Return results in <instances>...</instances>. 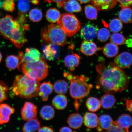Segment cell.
<instances>
[{"label":"cell","instance_id":"1","mask_svg":"<svg viewBox=\"0 0 132 132\" xmlns=\"http://www.w3.org/2000/svg\"><path fill=\"white\" fill-rule=\"evenodd\" d=\"M96 69L98 74L97 86L105 92H121L127 87L129 78L113 63L108 65L98 64Z\"/></svg>","mask_w":132,"mask_h":132},{"label":"cell","instance_id":"2","mask_svg":"<svg viewBox=\"0 0 132 132\" xmlns=\"http://www.w3.org/2000/svg\"><path fill=\"white\" fill-rule=\"evenodd\" d=\"M29 29V25L23 23L12 16L6 15L0 19V34L18 48L27 42L26 31Z\"/></svg>","mask_w":132,"mask_h":132},{"label":"cell","instance_id":"3","mask_svg":"<svg viewBox=\"0 0 132 132\" xmlns=\"http://www.w3.org/2000/svg\"><path fill=\"white\" fill-rule=\"evenodd\" d=\"M39 81L27 75H18L11 87L13 95L21 98L30 99L38 95Z\"/></svg>","mask_w":132,"mask_h":132},{"label":"cell","instance_id":"4","mask_svg":"<svg viewBox=\"0 0 132 132\" xmlns=\"http://www.w3.org/2000/svg\"><path fill=\"white\" fill-rule=\"evenodd\" d=\"M17 68L24 75L39 81L45 78L48 74V65L43 57L35 62H19Z\"/></svg>","mask_w":132,"mask_h":132},{"label":"cell","instance_id":"5","mask_svg":"<svg viewBox=\"0 0 132 132\" xmlns=\"http://www.w3.org/2000/svg\"><path fill=\"white\" fill-rule=\"evenodd\" d=\"M64 76L71 83L70 88V94L72 98L80 100L85 98L90 93L93 87L91 84L86 82L88 78L83 75H73L65 72Z\"/></svg>","mask_w":132,"mask_h":132},{"label":"cell","instance_id":"6","mask_svg":"<svg viewBox=\"0 0 132 132\" xmlns=\"http://www.w3.org/2000/svg\"><path fill=\"white\" fill-rule=\"evenodd\" d=\"M41 38L46 43L64 46L67 44V35L58 24H51L42 29Z\"/></svg>","mask_w":132,"mask_h":132},{"label":"cell","instance_id":"7","mask_svg":"<svg viewBox=\"0 0 132 132\" xmlns=\"http://www.w3.org/2000/svg\"><path fill=\"white\" fill-rule=\"evenodd\" d=\"M57 23L69 37H73L81 28L80 21L76 16L71 13L62 14Z\"/></svg>","mask_w":132,"mask_h":132},{"label":"cell","instance_id":"8","mask_svg":"<svg viewBox=\"0 0 132 132\" xmlns=\"http://www.w3.org/2000/svg\"><path fill=\"white\" fill-rule=\"evenodd\" d=\"M37 113V107L31 102H27L21 109V118L24 121H28L35 118Z\"/></svg>","mask_w":132,"mask_h":132},{"label":"cell","instance_id":"9","mask_svg":"<svg viewBox=\"0 0 132 132\" xmlns=\"http://www.w3.org/2000/svg\"><path fill=\"white\" fill-rule=\"evenodd\" d=\"M132 57L131 53L124 52L117 56L114 60L115 65L121 69H126L131 67Z\"/></svg>","mask_w":132,"mask_h":132},{"label":"cell","instance_id":"10","mask_svg":"<svg viewBox=\"0 0 132 132\" xmlns=\"http://www.w3.org/2000/svg\"><path fill=\"white\" fill-rule=\"evenodd\" d=\"M98 30V28L97 26L92 24H86L81 30V37L84 40H93L96 37Z\"/></svg>","mask_w":132,"mask_h":132},{"label":"cell","instance_id":"11","mask_svg":"<svg viewBox=\"0 0 132 132\" xmlns=\"http://www.w3.org/2000/svg\"><path fill=\"white\" fill-rule=\"evenodd\" d=\"M15 111V109L7 104H0V125H3L8 122L10 117Z\"/></svg>","mask_w":132,"mask_h":132},{"label":"cell","instance_id":"12","mask_svg":"<svg viewBox=\"0 0 132 132\" xmlns=\"http://www.w3.org/2000/svg\"><path fill=\"white\" fill-rule=\"evenodd\" d=\"M42 56L39 51L34 48H27L22 60L20 63L24 62H35L39 61Z\"/></svg>","mask_w":132,"mask_h":132},{"label":"cell","instance_id":"13","mask_svg":"<svg viewBox=\"0 0 132 132\" xmlns=\"http://www.w3.org/2000/svg\"><path fill=\"white\" fill-rule=\"evenodd\" d=\"M99 48L94 43L91 41L84 40L81 46L80 51L87 56H91L96 53Z\"/></svg>","mask_w":132,"mask_h":132},{"label":"cell","instance_id":"14","mask_svg":"<svg viewBox=\"0 0 132 132\" xmlns=\"http://www.w3.org/2000/svg\"><path fill=\"white\" fill-rule=\"evenodd\" d=\"M93 6L98 10H108L115 7L117 0H91Z\"/></svg>","mask_w":132,"mask_h":132},{"label":"cell","instance_id":"15","mask_svg":"<svg viewBox=\"0 0 132 132\" xmlns=\"http://www.w3.org/2000/svg\"><path fill=\"white\" fill-rule=\"evenodd\" d=\"M54 90L53 86L50 82H43L39 85L38 95L41 97L43 101H47L50 95L52 93Z\"/></svg>","mask_w":132,"mask_h":132},{"label":"cell","instance_id":"16","mask_svg":"<svg viewBox=\"0 0 132 132\" xmlns=\"http://www.w3.org/2000/svg\"><path fill=\"white\" fill-rule=\"evenodd\" d=\"M58 46L55 44H49L44 47L43 52L46 59L52 61L57 58L59 54Z\"/></svg>","mask_w":132,"mask_h":132},{"label":"cell","instance_id":"17","mask_svg":"<svg viewBox=\"0 0 132 132\" xmlns=\"http://www.w3.org/2000/svg\"><path fill=\"white\" fill-rule=\"evenodd\" d=\"M80 58L78 54H69L64 59V64L70 71H73L80 64Z\"/></svg>","mask_w":132,"mask_h":132},{"label":"cell","instance_id":"18","mask_svg":"<svg viewBox=\"0 0 132 132\" xmlns=\"http://www.w3.org/2000/svg\"><path fill=\"white\" fill-rule=\"evenodd\" d=\"M83 123L87 128H93L97 127L98 123V118L96 114L88 112L85 113L83 118Z\"/></svg>","mask_w":132,"mask_h":132},{"label":"cell","instance_id":"19","mask_svg":"<svg viewBox=\"0 0 132 132\" xmlns=\"http://www.w3.org/2000/svg\"><path fill=\"white\" fill-rule=\"evenodd\" d=\"M67 123L70 128L74 129H78L83 123V117L78 113L72 114L68 118Z\"/></svg>","mask_w":132,"mask_h":132},{"label":"cell","instance_id":"20","mask_svg":"<svg viewBox=\"0 0 132 132\" xmlns=\"http://www.w3.org/2000/svg\"><path fill=\"white\" fill-rule=\"evenodd\" d=\"M62 7L70 13L80 12L82 10L81 6L77 0H65L63 2Z\"/></svg>","mask_w":132,"mask_h":132},{"label":"cell","instance_id":"21","mask_svg":"<svg viewBox=\"0 0 132 132\" xmlns=\"http://www.w3.org/2000/svg\"><path fill=\"white\" fill-rule=\"evenodd\" d=\"M113 120L110 115H102L98 118V123L97 127V131L100 132L103 130L107 131L110 128Z\"/></svg>","mask_w":132,"mask_h":132},{"label":"cell","instance_id":"22","mask_svg":"<svg viewBox=\"0 0 132 132\" xmlns=\"http://www.w3.org/2000/svg\"><path fill=\"white\" fill-rule=\"evenodd\" d=\"M101 106L103 108L109 109L113 107L116 103V99L112 94L106 93L103 95L100 100Z\"/></svg>","mask_w":132,"mask_h":132},{"label":"cell","instance_id":"23","mask_svg":"<svg viewBox=\"0 0 132 132\" xmlns=\"http://www.w3.org/2000/svg\"><path fill=\"white\" fill-rule=\"evenodd\" d=\"M116 122L126 132H128L129 129L132 125L131 117L127 114H122L119 117Z\"/></svg>","mask_w":132,"mask_h":132},{"label":"cell","instance_id":"24","mask_svg":"<svg viewBox=\"0 0 132 132\" xmlns=\"http://www.w3.org/2000/svg\"><path fill=\"white\" fill-rule=\"evenodd\" d=\"M27 121L23 127L22 130L24 132L36 131L40 128V122L36 117Z\"/></svg>","mask_w":132,"mask_h":132},{"label":"cell","instance_id":"25","mask_svg":"<svg viewBox=\"0 0 132 132\" xmlns=\"http://www.w3.org/2000/svg\"><path fill=\"white\" fill-rule=\"evenodd\" d=\"M52 103L53 106L57 109H64L67 105V97L65 95L62 94L57 95L53 99Z\"/></svg>","mask_w":132,"mask_h":132},{"label":"cell","instance_id":"26","mask_svg":"<svg viewBox=\"0 0 132 132\" xmlns=\"http://www.w3.org/2000/svg\"><path fill=\"white\" fill-rule=\"evenodd\" d=\"M103 49L104 54L106 57L109 58L115 57L119 52L118 46L112 42L107 44Z\"/></svg>","mask_w":132,"mask_h":132},{"label":"cell","instance_id":"27","mask_svg":"<svg viewBox=\"0 0 132 132\" xmlns=\"http://www.w3.org/2000/svg\"><path fill=\"white\" fill-rule=\"evenodd\" d=\"M61 16L60 11L55 8H49L46 13V17L48 22L55 23L57 22Z\"/></svg>","mask_w":132,"mask_h":132},{"label":"cell","instance_id":"28","mask_svg":"<svg viewBox=\"0 0 132 132\" xmlns=\"http://www.w3.org/2000/svg\"><path fill=\"white\" fill-rule=\"evenodd\" d=\"M132 9L131 7L122 8L119 13V17L122 22L126 24L132 22Z\"/></svg>","mask_w":132,"mask_h":132},{"label":"cell","instance_id":"29","mask_svg":"<svg viewBox=\"0 0 132 132\" xmlns=\"http://www.w3.org/2000/svg\"><path fill=\"white\" fill-rule=\"evenodd\" d=\"M40 114L41 118L43 119L50 120L54 117L55 111L53 107L50 105H44L41 108Z\"/></svg>","mask_w":132,"mask_h":132},{"label":"cell","instance_id":"30","mask_svg":"<svg viewBox=\"0 0 132 132\" xmlns=\"http://www.w3.org/2000/svg\"><path fill=\"white\" fill-rule=\"evenodd\" d=\"M86 105L89 111L92 112L98 111L101 106L100 100L94 97L87 98Z\"/></svg>","mask_w":132,"mask_h":132},{"label":"cell","instance_id":"31","mask_svg":"<svg viewBox=\"0 0 132 132\" xmlns=\"http://www.w3.org/2000/svg\"><path fill=\"white\" fill-rule=\"evenodd\" d=\"M68 86V84L65 80H59L54 82V89L56 93L59 94L64 95L67 92Z\"/></svg>","mask_w":132,"mask_h":132},{"label":"cell","instance_id":"32","mask_svg":"<svg viewBox=\"0 0 132 132\" xmlns=\"http://www.w3.org/2000/svg\"><path fill=\"white\" fill-rule=\"evenodd\" d=\"M5 61L6 67L11 70H14L17 68L20 62L19 57L13 55H8Z\"/></svg>","mask_w":132,"mask_h":132},{"label":"cell","instance_id":"33","mask_svg":"<svg viewBox=\"0 0 132 132\" xmlns=\"http://www.w3.org/2000/svg\"><path fill=\"white\" fill-rule=\"evenodd\" d=\"M96 8L90 5H87L85 8L86 16L89 19L94 20L97 19L98 15V11Z\"/></svg>","mask_w":132,"mask_h":132},{"label":"cell","instance_id":"34","mask_svg":"<svg viewBox=\"0 0 132 132\" xmlns=\"http://www.w3.org/2000/svg\"><path fill=\"white\" fill-rule=\"evenodd\" d=\"M29 16L30 19L32 22H37L42 19L43 14L40 9L38 8H34L30 11Z\"/></svg>","mask_w":132,"mask_h":132},{"label":"cell","instance_id":"35","mask_svg":"<svg viewBox=\"0 0 132 132\" xmlns=\"http://www.w3.org/2000/svg\"><path fill=\"white\" fill-rule=\"evenodd\" d=\"M126 40L124 36L120 33H114L110 37V41L117 45H123L125 44Z\"/></svg>","mask_w":132,"mask_h":132},{"label":"cell","instance_id":"36","mask_svg":"<svg viewBox=\"0 0 132 132\" xmlns=\"http://www.w3.org/2000/svg\"><path fill=\"white\" fill-rule=\"evenodd\" d=\"M109 27L112 32H119L122 29L123 25L122 21L118 18H115L110 21Z\"/></svg>","mask_w":132,"mask_h":132},{"label":"cell","instance_id":"37","mask_svg":"<svg viewBox=\"0 0 132 132\" xmlns=\"http://www.w3.org/2000/svg\"><path fill=\"white\" fill-rule=\"evenodd\" d=\"M9 88L5 82L0 80V104L8 98Z\"/></svg>","mask_w":132,"mask_h":132},{"label":"cell","instance_id":"38","mask_svg":"<svg viewBox=\"0 0 132 132\" xmlns=\"http://www.w3.org/2000/svg\"><path fill=\"white\" fill-rule=\"evenodd\" d=\"M97 33L98 39L101 42H106L110 37V31L106 28H102L98 30Z\"/></svg>","mask_w":132,"mask_h":132},{"label":"cell","instance_id":"39","mask_svg":"<svg viewBox=\"0 0 132 132\" xmlns=\"http://www.w3.org/2000/svg\"><path fill=\"white\" fill-rule=\"evenodd\" d=\"M30 3L31 0H19L18 2V7L20 12L27 13L30 8Z\"/></svg>","mask_w":132,"mask_h":132},{"label":"cell","instance_id":"40","mask_svg":"<svg viewBox=\"0 0 132 132\" xmlns=\"http://www.w3.org/2000/svg\"><path fill=\"white\" fill-rule=\"evenodd\" d=\"M3 7L6 11L13 12L15 8V3L14 0H6L3 4Z\"/></svg>","mask_w":132,"mask_h":132},{"label":"cell","instance_id":"41","mask_svg":"<svg viewBox=\"0 0 132 132\" xmlns=\"http://www.w3.org/2000/svg\"><path fill=\"white\" fill-rule=\"evenodd\" d=\"M106 132H126L125 130L122 128L118 125L116 122L113 121L111 126L108 130L106 131Z\"/></svg>","mask_w":132,"mask_h":132},{"label":"cell","instance_id":"42","mask_svg":"<svg viewBox=\"0 0 132 132\" xmlns=\"http://www.w3.org/2000/svg\"><path fill=\"white\" fill-rule=\"evenodd\" d=\"M120 3L122 8L129 7L132 5V0H117Z\"/></svg>","mask_w":132,"mask_h":132},{"label":"cell","instance_id":"43","mask_svg":"<svg viewBox=\"0 0 132 132\" xmlns=\"http://www.w3.org/2000/svg\"><path fill=\"white\" fill-rule=\"evenodd\" d=\"M38 131L41 132H54L53 129L47 126H44L40 128L38 130Z\"/></svg>","mask_w":132,"mask_h":132},{"label":"cell","instance_id":"44","mask_svg":"<svg viewBox=\"0 0 132 132\" xmlns=\"http://www.w3.org/2000/svg\"><path fill=\"white\" fill-rule=\"evenodd\" d=\"M132 100L127 99L126 101V106L128 111L130 112L132 111Z\"/></svg>","mask_w":132,"mask_h":132},{"label":"cell","instance_id":"45","mask_svg":"<svg viewBox=\"0 0 132 132\" xmlns=\"http://www.w3.org/2000/svg\"><path fill=\"white\" fill-rule=\"evenodd\" d=\"M61 132H72L73 131L70 128L67 127H63L61 128L59 131Z\"/></svg>","mask_w":132,"mask_h":132},{"label":"cell","instance_id":"46","mask_svg":"<svg viewBox=\"0 0 132 132\" xmlns=\"http://www.w3.org/2000/svg\"><path fill=\"white\" fill-rule=\"evenodd\" d=\"M131 39H128L127 40H126L125 43H126L127 47H131Z\"/></svg>","mask_w":132,"mask_h":132},{"label":"cell","instance_id":"47","mask_svg":"<svg viewBox=\"0 0 132 132\" xmlns=\"http://www.w3.org/2000/svg\"><path fill=\"white\" fill-rule=\"evenodd\" d=\"M45 1L48 3L53 2L58 3L62 2L63 1H65V0H45Z\"/></svg>","mask_w":132,"mask_h":132},{"label":"cell","instance_id":"48","mask_svg":"<svg viewBox=\"0 0 132 132\" xmlns=\"http://www.w3.org/2000/svg\"><path fill=\"white\" fill-rule=\"evenodd\" d=\"M81 4H86L89 2L91 0H78Z\"/></svg>","mask_w":132,"mask_h":132},{"label":"cell","instance_id":"49","mask_svg":"<svg viewBox=\"0 0 132 132\" xmlns=\"http://www.w3.org/2000/svg\"><path fill=\"white\" fill-rule=\"evenodd\" d=\"M31 2L34 4L37 5L38 4L39 1V0H31Z\"/></svg>","mask_w":132,"mask_h":132},{"label":"cell","instance_id":"50","mask_svg":"<svg viewBox=\"0 0 132 132\" xmlns=\"http://www.w3.org/2000/svg\"><path fill=\"white\" fill-rule=\"evenodd\" d=\"M2 54L1 52H0V63L1 62L2 60Z\"/></svg>","mask_w":132,"mask_h":132}]
</instances>
